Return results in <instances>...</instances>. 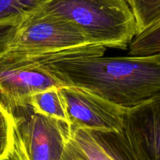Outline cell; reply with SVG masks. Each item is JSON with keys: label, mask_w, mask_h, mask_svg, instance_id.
Returning a JSON list of instances; mask_svg holds the SVG:
<instances>
[{"label": "cell", "mask_w": 160, "mask_h": 160, "mask_svg": "<svg viewBox=\"0 0 160 160\" xmlns=\"http://www.w3.org/2000/svg\"><path fill=\"white\" fill-rule=\"evenodd\" d=\"M43 65L64 85L84 88L122 108L160 93V56H80Z\"/></svg>", "instance_id": "obj_1"}, {"label": "cell", "mask_w": 160, "mask_h": 160, "mask_svg": "<svg viewBox=\"0 0 160 160\" xmlns=\"http://www.w3.org/2000/svg\"><path fill=\"white\" fill-rule=\"evenodd\" d=\"M36 11L68 20L92 44L125 49L137 34L125 0H46Z\"/></svg>", "instance_id": "obj_2"}, {"label": "cell", "mask_w": 160, "mask_h": 160, "mask_svg": "<svg viewBox=\"0 0 160 160\" xmlns=\"http://www.w3.org/2000/svg\"><path fill=\"white\" fill-rule=\"evenodd\" d=\"M9 110L13 119L11 160H61L69 124L37 113L29 105Z\"/></svg>", "instance_id": "obj_3"}, {"label": "cell", "mask_w": 160, "mask_h": 160, "mask_svg": "<svg viewBox=\"0 0 160 160\" xmlns=\"http://www.w3.org/2000/svg\"><path fill=\"white\" fill-rule=\"evenodd\" d=\"M91 45L95 44L70 21L35 10L20 22L7 51L35 56L64 52Z\"/></svg>", "instance_id": "obj_4"}, {"label": "cell", "mask_w": 160, "mask_h": 160, "mask_svg": "<svg viewBox=\"0 0 160 160\" xmlns=\"http://www.w3.org/2000/svg\"><path fill=\"white\" fill-rule=\"evenodd\" d=\"M56 54L24 56L6 51L0 56V89L8 109L27 106L33 94L64 84L43 65Z\"/></svg>", "instance_id": "obj_5"}, {"label": "cell", "mask_w": 160, "mask_h": 160, "mask_svg": "<svg viewBox=\"0 0 160 160\" xmlns=\"http://www.w3.org/2000/svg\"><path fill=\"white\" fill-rule=\"evenodd\" d=\"M59 92L70 127L121 132L124 108L75 86H61Z\"/></svg>", "instance_id": "obj_6"}, {"label": "cell", "mask_w": 160, "mask_h": 160, "mask_svg": "<svg viewBox=\"0 0 160 160\" xmlns=\"http://www.w3.org/2000/svg\"><path fill=\"white\" fill-rule=\"evenodd\" d=\"M121 134L140 160H160V93L124 108Z\"/></svg>", "instance_id": "obj_7"}, {"label": "cell", "mask_w": 160, "mask_h": 160, "mask_svg": "<svg viewBox=\"0 0 160 160\" xmlns=\"http://www.w3.org/2000/svg\"><path fill=\"white\" fill-rule=\"evenodd\" d=\"M70 130L61 160H140L121 132Z\"/></svg>", "instance_id": "obj_8"}, {"label": "cell", "mask_w": 160, "mask_h": 160, "mask_svg": "<svg viewBox=\"0 0 160 160\" xmlns=\"http://www.w3.org/2000/svg\"><path fill=\"white\" fill-rule=\"evenodd\" d=\"M59 88H50L33 94L28 98V104L34 112L56 119L68 124Z\"/></svg>", "instance_id": "obj_9"}, {"label": "cell", "mask_w": 160, "mask_h": 160, "mask_svg": "<svg viewBox=\"0 0 160 160\" xmlns=\"http://www.w3.org/2000/svg\"><path fill=\"white\" fill-rule=\"evenodd\" d=\"M135 17L137 34L160 22V0H125Z\"/></svg>", "instance_id": "obj_10"}, {"label": "cell", "mask_w": 160, "mask_h": 160, "mask_svg": "<svg viewBox=\"0 0 160 160\" xmlns=\"http://www.w3.org/2000/svg\"><path fill=\"white\" fill-rule=\"evenodd\" d=\"M133 56H154L160 55V22L136 34L129 45Z\"/></svg>", "instance_id": "obj_11"}, {"label": "cell", "mask_w": 160, "mask_h": 160, "mask_svg": "<svg viewBox=\"0 0 160 160\" xmlns=\"http://www.w3.org/2000/svg\"><path fill=\"white\" fill-rule=\"evenodd\" d=\"M46 0H0V21L21 22Z\"/></svg>", "instance_id": "obj_12"}, {"label": "cell", "mask_w": 160, "mask_h": 160, "mask_svg": "<svg viewBox=\"0 0 160 160\" xmlns=\"http://www.w3.org/2000/svg\"><path fill=\"white\" fill-rule=\"evenodd\" d=\"M13 119L10 111L0 102V160H11Z\"/></svg>", "instance_id": "obj_13"}, {"label": "cell", "mask_w": 160, "mask_h": 160, "mask_svg": "<svg viewBox=\"0 0 160 160\" xmlns=\"http://www.w3.org/2000/svg\"><path fill=\"white\" fill-rule=\"evenodd\" d=\"M20 23L13 20L0 21V56L9 49Z\"/></svg>", "instance_id": "obj_14"}, {"label": "cell", "mask_w": 160, "mask_h": 160, "mask_svg": "<svg viewBox=\"0 0 160 160\" xmlns=\"http://www.w3.org/2000/svg\"><path fill=\"white\" fill-rule=\"evenodd\" d=\"M0 102L3 104V95H2V91L0 89Z\"/></svg>", "instance_id": "obj_15"}, {"label": "cell", "mask_w": 160, "mask_h": 160, "mask_svg": "<svg viewBox=\"0 0 160 160\" xmlns=\"http://www.w3.org/2000/svg\"><path fill=\"white\" fill-rule=\"evenodd\" d=\"M159 56H160V55H159Z\"/></svg>", "instance_id": "obj_16"}]
</instances>
